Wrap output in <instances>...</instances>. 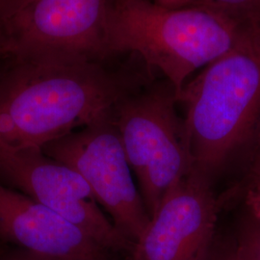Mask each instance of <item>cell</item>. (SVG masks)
<instances>
[{
    "instance_id": "cell-1",
    "label": "cell",
    "mask_w": 260,
    "mask_h": 260,
    "mask_svg": "<svg viewBox=\"0 0 260 260\" xmlns=\"http://www.w3.org/2000/svg\"><path fill=\"white\" fill-rule=\"evenodd\" d=\"M127 93L121 77L100 62L5 56L0 63V149H43L107 116Z\"/></svg>"
},
{
    "instance_id": "cell-2",
    "label": "cell",
    "mask_w": 260,
    "mask_h": 260,
    "mask_svg": "<svg viewBox=\"0 0 260 260\" xmlns=\"http://www.w3.org/2000/svg\"><path fill=\"white\" fill-rule=\"evenodd\" d=\"M193 167L211 180L260 138V24L189 79L177 96Z\"/></svg>"
},
{
    "instance_id": "cell-3",
    "label": "cell",
    "mask_w": 260,
    "mask_h": 260,
    "mask_svg": "<svg viewBox=\"0 0 260 260\" xmlns=\"http://www.w3.org/2000/svg\"><path fill=\"white\" fill-rule=\"evenodd\" d=\"M245 26L204 6L170 9L149 0H107L106 54H139L165 75L177 96L196 71L235 46Z\"/></svg>"
},
{
    "instance_id": "cell-4",
    "label": "cell",
    "mask_w": 260,
    "mask_h": 260,
    "mask_svg": "<svg viewBox=\"0 0 260 260\" xmlns=\"http://www.w3.org/2000/svg\"><path fill=\"white\" fill-rule=\"evenodd\" d=\"M173 87L127 93L113 110L147 211L151 218L166 196L193 170L183 120Z\"/></svg>"
},
{
    "instance_id": "cell-5",
    "label": "cell",
    "mask_w": 260,
    "mask_h": 260,
    "mask_svg": "<svg viewBox=\"0 0 260 260\" xmlns=\"http://www.w3.org/2000/svg\"><path fill=\"white\" fill-rule=\"evenodd\" d=\"M44 152L83 177L115 228L134 243L150 217L130 167L113 111L91 124L53 140Z\"/></svg>"
},
{
    "instance_id": "cell-6",
    "label": "cell",
    "mask_w": 260,
    "mask_h": 260,
    "mask_svg": "<svg viewBox=\"0 0 260 260\" xmlns=\"http://www.w3.org/2000/svg\"><path fill=\"white\" fill-rule=\"evenodd\" d=\"M107 0H29L0 21L5 55L60 56L100 62L107 57Z\"/></svg>"
},
{
    "instance_id": "cell-7",
    "label": "cell",
    "mask_w": 260,
    "mask_h": 260,
    "mask_svg": "<svg viewBox=\"0 0 260 260\" xmlns=\"http://www.w3.org/2000/svg\"><path fill=\"white\" fill-rule=\"evenodd\" d=\"M0 182L74 223L107 251L131 250L133 243L115 228L83 177L43 149H0Z\"/></svg>"
},
{
    "instance_id": "cell-8",
    "label": "cell",
    "mask_w": 260,
    "mask_h": 260,
    "mask_svg": "<svg viewBox=\"0 0 260 260\" xmlns=\"http://www.w3.org/2000/svg\"><path fill=\"white\" fill-rule=\"evenodd\" d=\"M218 211L211 179L193 168L133 243L129 260L209 259Z\"/></svg>"
},
{
    "instance_id": "cell-9",
    "label": "cell",
    "mask_w": 260,
    "mask_h": 260,
    "mask_svg": "<svg viewBox=\"0 0 260 260\" xmlns=\"http://www.w3.org/2000/svg\"><path fill=\"white\" fill-rule=\"evenodd\" d=\"M0 239L64 260H109L107 251L74 223L0 182Z\"/></svg>"
},
{
    "instance_id": "cell-10",
    "label": "cell",
    "mask_w": 260,
    "mask_h": 260,
    "mask_svg": "<svg viewBox=\"0 0 260 260\" xmlns=\"http://www.w3.org/2000/svg\"><path fill=\"white\" fill-rule=\"evenodd\" d=\"M204 7L216 10L243 25L260 24V0H206Z\"/></svg>"
},
{
    "instance_id": "cell-11",
    "label": "cell",
    "mask_w": 260,
    "mask_h": 260,
    "mask_svg": "<svg viewBox=\"0 0 260 260\" xmlns=\"http://www.w3.org/2000/svg\"><path fill=\"white\" fill-rule=\"evenodd\" d=\"M239 226L234 250L239 260H260V223L249 214Z\"/></svg>"
},
{
    "instance_id": "cell-12",
    "label": "cell",
    "mask_w": 260,
    "mask_h": 260,
    "mask_svg": "<svg viewBox=\"0 0 260 260\" xmlns=\"http://www.w3.org/2000/svg\"><path fill=\"white\" fill-rule=\"evenodd\" d=\"M244 202L247 214L260 223V168L250 170L244 188Z\"/></svg>"
},
{
    "instance_id": "cell-13",
    "label": "cell",
    "mask_w": 260,
    "mask_h": 260,
    "mask_svg": "<svg viewBox=\"0 0 260 260\" xmlns=\"http://www.w3.org/2000/svg\"><path fill=\"white\" fill-rule=\"evenodd\" d=\"M0 260H64L56 257H50L42 254L34 253L31 251L22 250L19 248H15L13 250L0 255Z\"/></svg>"
},
{
    "instance_id": "cell-14",
    "label": "cell",
    "mask_w": 260,
    "mask_h": 260,
    "mask_svg": "<svg viewBox=\"0 0 260 260\" xmlns=\"http://www.w3.org/2000/svg\"><path fill=\"white\" fill-rule=\"evenodd\" d=\"M153 2L170 9H183L204 6L206 0H153Z\"/></svg>"
},
{
    "instance_id": "cell-15",
    "label": "cell",
    "mask_w": 260,
    "mask_h": 260,
    "mask_svg": "<svg viewBox=\"0 0 260 260\" xmlns=\"http://www.w3.org/2000/svg\"><path fill=\"white\" fill-rule=\"evenodd\" d=\"M29 0H0V21L8 19Z\"/></svg>"
},
{
    "instance_id": "cell-16",
    "label": "cell",
    "mask_w": 260,
    "mask_h": 260,
    "mask_svg": "<svg viewBox=\"0 0 260 260\" xmlns=\"http://www.w3.org/2000/svg\"><path fill=\"white\" fill-rule=\"evenodd\" d=\"M208 260H239L236 252L234 250V246L231 245L230 247H225V248H222L219 251H213L209 256Z\"/></svg>"
},
{
    "instance_id": "cell-17",
    "label": "cell",
    "mask_w": 260,
    "mask_h": 260,
    "mask_svg": "<svg viewBox=\"0 0 260 260\" xmlns=\"http://www.w3.org/2000/svg\"><path fill=\"white\" fill-rule=\"evenodd\" d=\"M260 168V138L255 147L251 150V164H250V170Z\"/></svg>"
},
{
    "instance_id": "cell-18",
    "label": "cell",
    "mask_w": 260,
    "mask_h": 260,
    "mask_svg": "<svg viewBox=\"0 0 260 260\" xmlns=\"http://www.w3.org/2000/svg\"><path fill=\"white\" fill-rule=\"evenodd\" d=\"M5 56L6 55H5V54H4V53H3V52L0 50V63L2 62V60L4 59V57H5Z\"/></svg>"
}]
</instances>
